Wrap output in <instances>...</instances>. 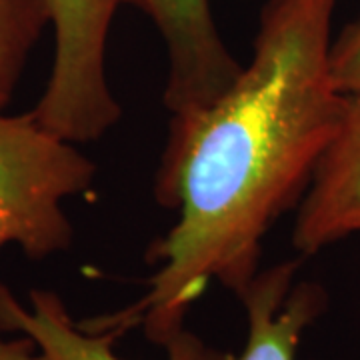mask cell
Here are the masks:
<instances>
[{"label": "cell", "mask_w": 360, "mask_h": 360, "mask_svg": "<svg viewBox=\"0 0 360 360\" xmlns=\"http://www.w3.org/2000/svg\"><path fill=\"white\" fill-rule=\"evenodd\" d=\"M360 210V90L348 94L345 122L324 153L295 222L296 250L314 255L348 236Z\"/></svg>", "instance_id": "6"}, {"label": "cell", "mask_w": 360, "mask_h": 360, "mask_svg": "<svg viewBox=\"0 0 360 360\" xmlns=\"http://www.w3.org/2000/svg\"><path fill=\"white\" fill-rule=\"evenodd\" d=\"M54 65L32 115L70 142L103 136L120 118L106 78V40L115 16L108 0H49Z\"/></svg>", "instance_id": "3"}, {"label": "cell", "mask_w": 360, "mask_h": 360, "mask_svg": "<svg viewBox=\"0 0 360 360\" xmlns=\"http://www.w3.org/2000/svg\"><path fill=\"white\" fill-rule=\"evenodd\" d=\"M352 232H360V210L348 222V234H352Z\"/></svg>", "instance_id": "11"}, {"label": "cell", "mask_w": 360, "mask_h": 360, "mask_svg": "<svg viewBox=\"0 0 360 360\" xmlns=\"http://www.w3.org/2000/svg\"><path fill=\"white\" fill-rule=\"evenodd\" d=\"M0 360H51L32 338L20 336L14 340L0 338Z\"/></svg>", "instance_id": "10"}, {"label": "cell", "mask_w": 360, "mask_h": 360, "mask_svg": "<svg viewBox=\"0 0 360 360\" xmlns=\"http://www.w3.org/2000/svg\"><path fill=\"white\" fill-rule=\"evenodd\" d=\"M115 8L132 4L141 8L165 39L168 78L165 104L172 116L202 108L240 75L214 25L210 0H108Z\"/></svg>", "instance_id": "4"}, {"label": "cell", "mask_w": 360, "mask_h": 360, "mask_svg": "<svg viewBox=\"0 0 360 360\" xmlns=\"http://www.w3.org/2000/svg\"><path fill=\"white\" fill-rule=\"evenodd\" d=\"M333 77L345 94L360 90V14L348 22L340 34L333 39L330 49Z\"/></svg>", "instance_id": "9"}, {"label": "cell", "mask_w": 360, "mask_h": 360, "mask_svg": "<svg viewBox=\"0 0 360 360\" xmlns=\"http://www.w3.org/2000/svg\"><path fill=\"white\" fill-rule=\"evenodd\" d=\"M46 25L49 0H0V115L13 101L28 54Z\"/></svg>", "instance_id": "8"}, {"label": "cell", "mask_w": 360, "mask_h": 360, "mask_svg": "<svg viewBox=\"0 0 360 360\" xmlns=\"http://www.w3.org/2000/svg\"><path fill=\"white\" fill-rule=\"evenodd\" d=\"M0 330L32 338L51 360H122L115 352L118 333L77 324L60 296L49 290H32L30 307H25L0 284ZM165 347L168 360H206L208 352L205 342L186 330H180Z\"/></svg>", "instance_id": "7"}, {"label": "cell", "mask_w": 360, "mask_h": 360, "mask_svg": "<svg viewBox=\"0 0 360 360\" xmlns=\"http://www.w3.org/2000/svg\"><path fill=\"white\" fill-rule=\"evenodd\" d=\"M96 167L75 142L46 130L32 112L0 115V248L51 257L72 243L68 196L84 193Z\"/></svg>", "instance_id": "2"}, {"label": "cell", "mask_w": 360, "mask_h": 360, "mask_svg": "<svg viewBox=\"0 0 360 360\" xmlns=\"http://www.w3.org/2000/svg\"><path fill=\"white\" fill-rule=\"evenodd\" d=\"M335 8L336 0H270L231 86L172 116L156 200L179 219L153 246L158 270L139 302L89 326L118 335L142 326L165 347L210 281L236 296L248 288L264 234L309 191L347 116L330 65Z\"/></svg>", "instance_id": "1"}, {"label": "cell", "mask_w": 360, "mask_h": 360, "mask_svg": "<svg viewBox=\"0 0 360 360\" xmlns=\"http://www.w3.org/2000/svg\"><path fill=\"white\" fill-rule=\"evenodd\" d=\"M300 260H284L258 272L243 295L248 336L240 354L208 347L206 360H296L300 338L326 309L321 284L295 283Z\"/></svg>", "instance_id": "5"}]
</instances>
